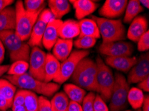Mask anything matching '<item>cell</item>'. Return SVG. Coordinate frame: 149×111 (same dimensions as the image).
Returning <instances> with one entry per match:
<instances>
[{
	"mask_svg": "<svg viewBox=\"0 0 149 111\" xmlns=\"http://www.w3.org/2000/svg\"><path fill=\"white\" fill-rule=\"evenodd\" d=\"M11 108L12 106L8 103V102L6 100V99L3 96L0 94V110L8 111V110Z\"/></svg>",
	"mask_w": 149,
	"mask_h": 111,
	"instance_id": "obj_40",
	"label": "cell"
},
{
	"mask_svg": "<svg viewBox=\"0 0 149 111\" xmlns=\"http://www.w3.org/2000/svg\"><path fill=\"white\" fill-rule=\"evenodd\" d=\"M38 111H52L51 107L50 101L46 97H39Z\"/></svg>",
	"mask_w": 149,
	"mask_h": 111,
	"instance_id": "obj_37",
	"label": "cell"
},
{
	"mask_svg": "<svg viewBox=\"0 0 149 111\" xmlns=\"http://www.w3.org/2000/svg\"><path fill=\"white\" fill-rule=\"evenodd\" d=\"M0 40L10 54L11 61L13 62L17 61L28 62L31 52L30 47L18 37L14 30L1 31Z\"/></svg>",
	"mask_w": 149,
	"mask_h": 111,
	"instance_id": "obj_3",
	"label": "cell"
},
{
	"mask_svg": "<svg viewBox=\"0 0 149 111\" xmlns=\"http://www.w3.org/2000/svg\"><path fill=\"white\" fill-rule=\"evenodd\" d=\"M136 111H142L141 109H138V110H136Z\"/></svg>",
	"mask_w": 149,
	"mask_h": 111,
	"instance_id": "obj_49",
	"label": "cell"
},
{
	"mask_svg": "<svg viewBox=\"0 0 149 111\" xmlns=\"http://www.w3.org/2000/svg\"><path fill=\"white\" fill-rule=\"evenodd\" d=\"M96 39L90 37H79L73 42V45L78 49L87 50L95 45Z\"/></svg>",
	"mask_w": 149,
	"mask_h": 111,
	"instance_id": "obj_32",
	"label": "cell"
},
{
	"mask_svg": "<svg viewBox=\"0 0 149 111\" xmlns=\"http://www.w3.org/2000/svg\"><path fill=\"white\" fill-rule=\"evenodd\" d=\"M0 111H1V110H0Z\"/></svg>",
	"mask_w": 149,
	"mask_h": 111,
	"instance_id": "obj_51",
	"label": "cell"
},
{
	"mask_svg": "<svg viewBox=\"0 0 149 111\" xmlns=\"http://www.w3.org/2000/svg\"><path fill=\"white\" fill-rule=\"evenodd\" d=\"M138 50L141 52L148 51L149 49V31L148 30L138 41Z\"/></svg>",
	"mask_w": 149,
	"mask_h": 111,
	"instance_id": "obj_34",
	"label": "cell"
},
{
	"mask_svg": "<svg viewBox=\"0 0 149 111\" xmlns=\"http://www.w3.org/2000/svg\"><path fill=\"white\" fill-rule=\"evenodd\" d=\"M5 79L16 87L30 90L36 94H42V96L44 97H52L58 91L60 87V85L56 83H45L40 81L27 72L18 76L7 75Z\"/></svg>",
	"mask_w": 149,
	"mask_h": 111,
	"instance_id": "obj_1",
	"label": "cell"
},
{
	"mask_svg": "<svg viewBox=\"0 0 149 111\" xmlns=\"http://www.w3.org/2000/svg\"><path fill=\"white\" fill-rule=\"evenodd\" d=\"M127 3V0H107L99 10V15L110 19L118 17L125 11Z\"/></svg>",
	"mask_w": 149,
	"mask_h": 111,
	"instance_id": "obj_12",
	"label": "cell"
},
{
	"mask_svg": "<svg viewBox=\"0 0 149 111\" xmlns=\"http://www.w3.org/2000/svg\"><path fill=\"white\" fill-rule=\"evenodd\" d=\"M139 2L142 6L145 7V8L147 9L149 8V1L148 0H141V1H139Z\"/></svg>",
	"mask_w": 149,
	"mask_h": 111,
	"instance_id": "obj_47",
	"label": "cell"
},
{
	"mask_svg": "<svg viewBox=\"0 0 149 111\" xmlns=\"http://www.w3.org/2000/svg\"><path fill=\"white\" fill-rule=\"evenodd\" d=\"M46 6L44 0H25L24 6L25 10L30 13H40L44 10Z\"/></svg>",
	"mask_w": 149,
	"mask_h": 111,
	"instance_id": "obj_30",
	"label": "cell"
},
{
	"mask_svg": "<svg viewBox=\"0 0 149 111\" xmlns=\"http://www.w3.org/2000/svg\"><path fill=\"white\" fill-rule=\"evenodd\" d=\"M78 25L80 28L79 37H90L96 39L100 37L98 26L93 19L84 18L80 20Z\"/></svg>",
	"mask_w": 149,
	"mask_h": 111,
	"instance_id": "obj_21",
	"label": "cell"
},
{
	"mask_svg": "<svg viewBox=\"0 0 149 111\" xmlns=\"http://www.w3.org/2000/svg\"><path fill=\"white\" fill-rule=\"evenodd\" d=\"M39 97L35 92L26 90L24 106L26 111H38Z\"/></svg>",
	"mask_w": 149,
	"mask_h": 111,
	"instance_id": "obj_31",
	"label": "cell"
},
{
	"mask_svg": "<svg viewBox=\"0 0 149 111\" xmlns=\"http://www.w3.org/2000/svg\"><path fill=\"white\" fill-rule=\"evenodd\" d=\"M149 77V53L142 55L128 73L127 82L129 84L139 83Z\"/></svg>",
	"mask_w": 149,
	"mask_h": 111,
	"instance_id": "obj_11",
	"label": "cell"
},
{
	"mask_svg": "<svg viewBox=\"0 0 149 111\" xmlns=\"http://www.w3.org/2000/svg\"><path fill=\"white\" fill-rule=\"evenodd\" d=\"M94 111H109L108 106L99 94H96L93 104Z\"/></svg>",
	"mask_w": 149,
	"mask_h": 111,
	"instance_id": "obj_36",
	"label": "cell"
},
{
	"mask_svg": "<svg viewBox=\"0 0 149 111\" xmlns=\"http://www.w3.org/2000/svg\"><path fill=\"white\" fill-rule=\"evenodd\" d=\"M62 22L61 19H54L47 24L42 39V44L47 50L50 51L59 39V29Z\"/></svg>",
	"mask_w": 149,
	"mask_h": 111,
	"instance_id": "obj_13",
	"label": "cell"
},
{
	"mask_svg": "<svg viewBox=\"0 0 149 111\" xmlns=\"http://www.w3.org/2000/svg\"><path fill=\"white\" fill-rule=\"evenodd\" d=\"M73 42L72 39H63L59 38L52 48V55L60 62H63L71 54Z\"/></svg>",
	"mask_w": 149,
	"mask_h": 111,
	"instance_id": "obj_17",
	"label": "cell"
},
{
	"mask_svg": "<svg viewBox=\"0 0 149 111\" xmlns=\"http://www.w3.org/2000/svg\"><path fill=\"white\" fill-rule=\"evenodd\" d=\"M5 47L0 40V64L3 62L4 57H5Z\"/></svg>",
	"mask_w": 149,
	"mask_h": 111,
	"instance_id": "obj_44",
	"label": "cell"
},
{
	"mask_svg": "<svg viewBox=\"0 0 149 111\" xmlns=\"http://www.w3.org/2000/svg\"><path fill=\"white\" fill-rule=\"evenodd\" d=\"M14 2L13 0H0V13L7 7L10 6Z\"/></svg>",
	"mask_w": 149,
	"mask_h": 111,
	"instance_id": "obj_42",
	"label": "cell"
},
{
	"mask_svg": "<svg viewBox=\"0 0 149 111\" xmlns=\"http://www.w3.org/2000/svg\"><path fill=\"white\" fill-rule=\"evenodd\" d=\"M64 90L65 94L67 95L70 101L76 102L79 104H81L84 99L86 92L84 89H82L78 86L74 84H66L64 85Z\"/></svg>",
	"mask_w": 149,
	"mask_h": 111,
	"instance_id": "obj_24",
	"label": "cell"
},
{
	"mask_svg": "<svg viewBox=\"0 0 149 111\" xmlns=\"http://www.w3.org/2000/svg\"><path fill=\"white\" fill-rule=\"evenodd\" d=\"M96 75V62L92 59L85 57L79 62L71 77L74 85L85 90L97 92L98 93Z\"/></svg>",
	"mask_w": 149,
	"mask_h": 111,
	"instance_id": "obj_2",
	"label": "cell"
},
{
	"mask_svg": "<svg viewBox=\"0 0 149 111\" xmlns=\"http://www.w3.org/2000/svg\"><path fill=\"white\" fill-rule=\"evenodd\" d=\"M47 24L38 18L37 21L31 31L30 37L28 39V44L30 47H40L42 44V39Z\"/></svg>",
	"mask_w": 149,
	"mask_h": 111,
	"instance_id": "obj_22",
	"label": "cell"
},
{
	"mask_svg": "<svg viewBox=\"0 0 149 111\" xmlns=\"http://www.w3.org/2000/svg\"><path fill=\"white\" fill-rule=\"evenodd\" d=\"M38 18H40L42 21L46 23V24H48V23L52 21V20L56 19L55 17L54 16L53 13H52V11L49 9H44V10L40 13Z\"/></svg>",
	"mask_w": 149,
	"mask_h": 111,
	"instance_id": "obj_38",
	"label": "cell"
},
{
	"mask_svg": "<svg viewBox=\"0 0 149 111\" xmlns=\"http://www.w3.org/2000/svg\"><path fill=\"white\" fill-rule=\"evenodd\" d=\"M96 64L98 93L104 102L110 101L114 84V76L110 68L106 65L100 56H97Z\"/></svg>",
	"mask_w": 149,
	"mask_h": 111,
	"instance_id": "obj_6",
	"label": "cell"
},
{
	"mask_svg": "<svg viewBox=\"0 0 149 111\" xmlns=\"http://www.w3.org/2000/svg\"><path fill=\"white\" fill-rule=\"evenodd\" d=\"M69 2L75 10V15L79 20L92 14L98 7V4L91 0H70Z\"/></svg>",
	"mask_w": 149,
	"mask_h": 111,
	"instance_id": "obj_16",
	"label": "cell"
},
{
	"mask_svg": "<svg viewBox=\"0 0 149 111\" xmlns=\"http://www.w3.org/2000/svg\"><path fill=\"white\" fill-rule=\"evenodd\" d=\"M143 11V7L141 5L138 0H130L128 1L125 10V15L124 17V22L125 23H131L138 14Z\"/></svg>",
	"mask_w": 149,
	"mask_h": 111,
	"instance_id": "obj_25",
	"label": "cell"
},
{
	"mask_svg": "<svg viewBox=\"0 0 149 111\" xmlns=\"http://www.w3.org/2000/svg\"><path fill=\"white\" fill-rule=\"evenodd\" d=\"M8 111H12V108H10V109H8Z\"/></svg>",
	"mask_w": 149,
	"mask_h": 111,
	"instance_id": "obj_48",
	"label": "cell"
},
{
	"mask_svg": "<svg viewBox=\"0 0 149 111\" xmlns=\"http://www.w3.org/2000/svg\"><path fill=\"white\" fill-rule=\"evenodd\" d=\"M66 111H82V108L80 104L70 101Z\"/></svg>",
	"mask_w": 149,
	"mask_h": 111,
	"instance_id": "obj_39",
	"label": "cell"
},
{
	"mask_svg": "<svg viewBox=\"0 0 149 111\" xmlns=\"http://www.w3.org/2000/svg\"><path fill=\"white\" fill-rule=\"evenodd\" d=\"M15 10V33L23 41L30 37L31 31L37 21L39 13H30L25 10L22 1H17L14 7Z\"/></svg>",
	"mask_w": 149,
	"mask_h": 111,
	"instance_id": "obj_5",
	"label": "cell"
},
{
	"mask_svg": "<svg viewBox=\"0 0 149 111\" xmlns=\"http://www.w3.org/2000/svg\"><path fill=\"white\" fill-rule=\"evenodd\" d=\"M60 63L52 54H46L45 63V83H50L54 81L59 73Z\"/></svg>",
	"mask_w": 149,
	"mask_h": 111,
	"instance_id": "obj_19",
	"label": "cell"
},
{
	"mask_svg": "<svg viewBox=\"0 0 149 111\" xmlns=\"http://www.w3.org/2000/svg\"><path fill=\"white\" fill-rule=\"evenodd\" d=\"M129 84L123 74L116 72L114 76V84L110 99V111H123L127 107Z\"/></svg>",
	"mask_w": 149,
	"mask_h": 111,
	"instance_id": "obj_7",
	"label": "cell"
},
{
	"mask_svg": "<svg viewBox=\"0 0 149 111\" xmlns=\"http://www.w3.org/2000/svg\"><path fill=\"white\" fill-rule=\"evenodd\" d=\"M80 35L78 22L68 19L62 22L59 29V37L63 39H72Z\"/></svg>",
	"mask_w": 149,
	"mask_h": 111,
	"instance_id": "obj_20",
	"label": "cell"
},
{
	"mask_svg": "<svg viewBox=\"0 0 149 111\" xmlns=\"http://www.w3.org/2000/svg\"><path fill=\"white\" fill-rule=\"evenodd\" d=\"M17 91V87L6 79L0 78V94L3 96L8 102L11 106H12L13 97Z\"/></svg>",
	"mask_w": 149,
	"mask_h": 111,
	"instance_id": "obj_26",
	"label": "cell"
},
{
	"mask_svg": "<svg viewBox=\"0 0 149 111\" xmlns=\"http://www.w3.org/2000/svg\"><path fill=\"white\" fill-rule=\"evenodd\" d=\"M15 10L14 7L8 6L0 13V32L15 30Z\"/></svg>",
	"mask_w": 149,
	"mask_h": 111,
	"instance_id": "obj_18",
	"label": "cell"
},
{
	"mask_svg": "<svg viewBox=\"0 0 149 111\" xmlns=\"http://www.w3.org/2000/svg\"><path fill=\"white\" fill-rule=\"evenodd\" d=\"M143 110L142 111H149V98L148 95L144 96L143 105H142Z\"/></svg>",
	"mask_w": 149,
	"mask_h": 111,
	"instance_id": "obj_43",
	"label": "cell"
},
{
	"mask_svg": "<svg viewBox=\"0 0 149 111\" xmlns=\"http://www.w3.org/2000/svg\"><path fill=\"white\" fill-rule=\"evenodd\" d=\"M29 69L28 62L24 61H17L10 65L8 72V75L18 76L26 73Z\"/></svg>",
	"mask_w": 149,
	"mask_h": 111,
	"instance_id": "obj_29",
	"label": "cell"
},
{
	"mask_svg": "<svg viewBox=\"0 0 149 111\" xmlns=\"http://www.w3.org/2000/svg\"><path fill=\"white\" fill-rule=\"evenodd\" d=\"M49 9L56 19H60L70 11V3L67 0H49Z\"/></svg>",
	"mask_w": 149,
	"mask_h": 111,
	"instance_id": "obj_23",
	"label": "cell"
},
{
	"mask_svg": "<svg viewBox=\"0 0 149 111\" xmlns=\"http://www.w3.org/2000/svg\"><path fill=\"white\" fill-rule=\"evenodd\" d=\"M98 26L102 43L120 41L126 39V29L121 19H110L92 16Z\"/></svg>",
	"mask_w": 149,
	"mask_h": 111,
	"instance_id": "obj_4",
	"label": "cell"
},
{
	"mask_svg": "<svg viewBox=\"0 0 149 111\" xmlns=\"http://www.w3.org/2000/svg\"><path fill=\"white\" fill-rule=\"evenodd\" d=\"M9 68H10V65H0V77L8 72Z\"/></svg>",
	"mask_w": 149,
	"mask_h": 111,
	"instance_id": "obj_45",
	"label": "cell"
},
{
	"mask_svg": "<svg viewBox=\"0 0 149 111\" xmlns=\"http://www.w3.org/2000/svg\"><path fill=\"white\" fill-rule=\"evenodd\" d=\"M90 54L88 50H75L72 52L66 60L60 63V69L58 76L54 79V82L60 85L71 77L79 62L82 59L87 57Z\"/></svg>",
	"mask_w": 149,
	"mask_h": 111,
	"instance_id": "obj_8",
	"label": "cell"
},
{
	"mask_svg": "<svg viewBox=\"0 0 149 111\" xmlns=\"http://www.w3.org/2000/svg\"><path fill=\"white\" fill-rule=\"evenodd\" d=\"M148 31V21L144 16H137L130 23L127 37L134 42L138 41Z\"/></svg>",
	"mask_w": 149,
	"mask_h": 111,
	"instance_id": "obj_14",
	"label": "cell"
},
{
	"mask_svg": "<svg viewBox=\"0 0 149 111\" xmlns=\"http://www.w3.org/2000/svg\"><path fill=\"white\" fill-rule=\"evenodd\" d=\"M26 90H17L14 95V97H13L12 107H13V106H23L25 101V97H26Z\"/></svg>",
	"mask_w": 149,
	"mask_h": 111,
	"instance_id": "obj_35",
	"label": "cell"
},
{
	"mask_svg": "<svg viewBox=\"0 0 149 111\" xmlns=\"http://www.w3.org/2000/svg\"><path fill=\"white\" fill-rule=\"evenodd\" d=\"M138 87L141 90L148 92L149 91V77L146 78L143 81L139 83V84H138Z\"/></svg>",
	"mask_w": 149,
	"mask_h": 111,
	"instance_id": "obj_41",
	"label": "cell"
},
{
	"mask_svg": "<svg viewBox=\"0 0 149 111\" xmlns=\"http://www.w3.org/2000/svg\"><path fill=\"white\" fill-rule=\"evenodd\" d=\"M96 94L94 92H90L86 95L82 101V111H94L93 104Z\"/></svg>",
	"mask_w": 149,
	"mask_h": 111,
	"instance_id": "obj_33",
	"label": "cell"
},
{
	"mask_svg": "<svg viewBox=\"0 0 149 111\" xmlns=\"http://www.w3.org/2000/svg\"><path fill=\"white\" fill-rule=\"evenodd\" d=\"M137 59L135 57H107L105 63L117 71L127 72L136 64Z\"/></svg>",
	"mask_w": 149,
	"mask_h": 111,
	"instance_id": "obj_15",
	"label": "cell"
},
{
	"mask_svg": "<svg viewBox=\"0 0 149 111\" xmlns=\"http://www.w3.org/2000/svg\"><path fill=\"white\" fill-rule=\"evenodd\" d=\"M46 53L40 47H33L29 59V72L31 77L44 82Z\"/></svg>",
	"mask_w": 149,
	"mask_h": 111,
	"instance_id": "obj_9",
	"label": "cell"
},
{
	"mask_svg": "<svg viewBox=\"0 0 149 111\" xmlns=\"http://www.w3.org/2000/svg\"><path fill=\"white\" fill-rule=\"evenodd\" d=\"M134 47L130 43L120 41L102 43L99 47V52L107 57H131Z\"/></svg>",
	"mask_w": 149,
	"mask_h": 111,
	"instance_id": "obj_10",
	"label": "cell"
},
{
	"mask_svg": "<svg viewBox=\"0 0 149 111\" xmlns=\"http://www.w3.org/2000/svg\"><path fill=\"white\" fill-rule=\"evenodd\" d=\"M12 108V111H26V108L24 106H13Z\"/></svg>",
	"mask_w": 149,
	"mask_h": 111,
	"instance_id": "obj_46",
	"label": "cell"
},
{
	"mask_svg": "<svg viewBox=\"0 0 149 111\" xmlns=\"http://www.w3.org/2000/svg\"><path fill=\"white\" fill-rule=\"evenodd\" d=\"M125 111H130V110H125Z\"/></svg>",
	"mask_w": 149,
	"mask_h": 111,
	"instance_id": "obj_50",
	"label": "cell"
},
{
	"mask_svg": "<svg viewBox=\"0 0 149 111\" xmlns=\"http://www.w3.org/2000/svg\"><path fill=\"white\" fill-rule=\"evenodd\" d=\"M144 95L143 90L139 88L133 87L130 89L128 94V103L134 109H140L143 105Z\"/></svg>",
	"mask_w": 149,
	"mask_h": 111,
	"instance_id": "obj_28",
	"label": "cell"
},
{
	"mask_svg": "<svg viewBox=\"0 0 149 111\" xmlns=\"http://www.w3.org/2000/svg\"><path fill=\"white\" fill-rule=\"evenodd\" d=\"M69 99L64 92H59L54 94L50 101L52 111H66L69 104Z\"/></svg>",
	"mask_w": 149,
	"mask_h": 111,
	"instance_id": "obj_27",
	"label": "cell"
}]
</instances>
